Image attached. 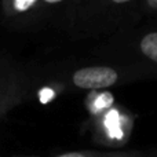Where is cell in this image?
<instances>
[{"label": "cell", "mask_w": 157, "mask_h": 157, "mask_svg": "<svg viewBox=\"0 0 157 157\" xmlns=\"http://www.w3.org/2000/svg\"><path fill=\"white\" fill-rule=\"evenodd\" d=\"M55 157H144L141 153H101V152H66Z\"/></svg>", "instance_id": "cell-5"}, {"label": "cell", "mask_w": 157, "mask_h": 157, "mask_svg": "<svg viewBox=\"0 0 157 157\" xmlns=\"http://www.w3.org/2000/svg\"><path fill=\"white\" fill-rule=\"evenodd\" d=\"M146 4L152 10H157V0H146Z\"/></svg>", "instance_id": "cell-6"}, {"label": "cell", "mask_w": 157, "mask_h": 157, "mask_svg": "<svg viewBox=\"0 0 157 157\" xmlns=\"http://www.w3.org/2000/svg\"><path fill=\"white\" fill-rule=\"evenodd\" d=\"M37 0H3V10L8 17L19 15L35 7Z\"/></svg>", "instance_id": "cell-3"}, {"label": "cell", "mask_w": 157, "mask_h": 157, "mask_svg": "<svg viewBox=\"0 0 157 157\" xmlns=\"http://www.w3.org/2000/svg\"><path fill=\"white\" fill-rule=\"evenodd\" d=\"M22 83L11 68H0V117L21 98Z\"/></svg>", "instance_id": "cell-2"}, {"label": "cell", "mask_w": 157, "mask_h": 157, "mask_svg": "<svg viewBox=\"0 0 157 157\" xmlns=\"http://www.w3.org/2000/svg\"><path fill=\"white\" fill-rule=\"evenodd\" d=\"M113 3H116V4H124V3H128L131 2V0H112Z\"/></svg>", "instance_id": "cell-8"}, {"label": "cell", "mask_w": 157, "mask_h": 157, "mask_svg": "<svg viewBox=\"0 0 157 157\" xmlns=\"http://www.w3.org/2000/svg\"><path fill=\"white\" fill-rule=\"evenodd\" d=\"M43 3H46V4H58V3L63 2V0H41Z\"/></svg>", "instance_id": "cell-7"}, {"label": "cell", "mask_w": 157, "mask_h": 157, "mask_svg": "<svg viewBox=\"0 0 157 157\" xmlns=\"http://www.w3.org/2000/svg\"><path fill=\"white\" fill-rule=\"evenodd\" d=\"M139 48L145 57L157 63V32H150L145 35L139 43Z\"/></svg>", "instance_id": "cell-4"}, {"label": "cell", "mask_w": 157, "mask_h": 157, "mask_svg": "<svg viewBox=\"0 0 157 157\" xmlns=\"http://www.w3.org/2000/svg\"><path fill=\"white\" fill-rule=\"evenodd\" d=\"M119 80V73L109 66H87L72 75V83L81 90H103L113 87Z\"/></svg>", "instance_id": "cell-1"}]
</instances>
